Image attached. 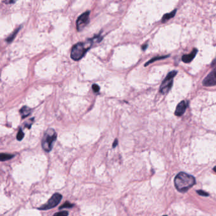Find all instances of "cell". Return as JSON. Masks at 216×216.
Segmentation results:
<instances>
[{
  "label": "cell",
  "instance_id": "obj_1",
  "mask_svg": "<svg viewBox=\"0 0 216 216\" xmlns=\"http://www.w3.org/2000/svg\"><path fill=\"white\" fill-rule=\"evenodd\" d=\"M195 177L185 172H180L174 179V185L180 192H186L195 184Z\"/></svg>",
  "mask_w": 216,
  "mask_h": 216
},
{
  "label": "cell",
  "instance_id": "obj_2",
  "mask_svg": "<svg viewBox=\"0 0 216 216\" xmlns=\"http://www.w3.org/2000/svg\"><path fill=\"white\" fill-rule=\"evenodd\" d=\"M93 43L91 39L87 41V42H79L75 44L70 51V57L75 61H78L81 60L84 56L87 51L91 46Z\"/></svg>",
  "mask_w": 216,
  "mask_h": 216
},
{
  "label": "cell",
  "instance_id": "obj_3",
  "mask_svg": "<svg viewBox=\"0 0 216 216\" xmlns=\"http://www.w3.org/2000/svg\"><path fill=\"white\" fill-rule=\"evenodd\" d=\"M57 138L56 131L52 128H49L46 131L42 139V148L45 152H50Z\"/></svg>",
  "mask_w": 216,
  "mask_h": 216
},
{
  "label": "cell",
  "instance_id": "obj_4",
  "mask_svg": "<svg viewBox=\"0 0 216 216\" xmlns=\"http://www.w3.org/2000/svg\"><path fill=\"white\" fill-rule=\"evenodd\" d=\"M177 72L174 70L167 74L165 79L162 82L160 88V92L162 94H166L169 92V91L171 89V87L173 84V79L176 76Z\"/></svg>",
  "mask_w": 216,
  "mask_h": 216
},
{
  "label": "cell",
  "instance_id": "obj_5",
  "mask_svg": "<svg viewBox=\"0 0 216 216\" xmlns=\"http://www.w3.org/2000/svg\"><path fill=\"white\" fill-rule=\"evenodd\" d=\"M62 199V195L60 193H56L52 195V197L49 199L46 203L39 207L38 209L41 210H47L55 207L60 203Z\"/></svg>",
  "mask_w": 216,
  "mask_h": 216
},
{
  "label": "cell",
  "instance_id": "obj_6",
  "mask_svg": "<svg viewBox=\"0 0 216 216\" xmlns=\"http://www.w3.org/2000/svg\"><path fill=\"white\" fill-rule=\"evenodd\" d=\"M89 22V11H86L81 15L77 20L76 27L78 31H82Z\"/></svg>",
  "mask_w": 216,
  "mask_h": 216
},
{
  "label": "cell",
  "instance_id": "obj_7",
  "mask_svg": "<svg viewBox=\"0 0 216 216\" xmlns=\"http://www.w3.org/2000/svg\"><path fill=\"white\" fill-rule=\"evenodd\" d=\"M203 84L205 86H216V67L204 79Z\"/></svg>",
  "mask_w": 216,
  "mask_h": 216
},
{
  "label": "cell",
  "instance_id": "obj_8",
  "mask_svg": "<svg viewBox=\"0 0 216 216\" xmlns=\"http://www.w3.org/2000/svg\"><path fill=\"white\" fill-rule=\"evenodd\" d=\"M187 106H188V103L186 101H182L179 104L177 105L176 109L175 110V115L177 116H181L185 113L186 109Z\"/></svg>",
  "mask_w": 216,
  "mask_h": 216
},
{
  "label": "cell",
  "instance_id": "obj_9",
  "mask_svg": "<svg viewBox=\"0 0 216 216\" xmlns=\"http://www.w3.org/2000/svg\"><path fill=\"white\" fill-rule=\"evenodd\" d=\"M197 53V49H194L193 51L191 53L182 56V62H185V63H190V62H191L194 59V58L196 56Z\"/></svg>",
  "mask_w": 216,
  "mask_h": 216
},
{
  "label": "cell",
  "instance_id": "obj_10",
  "mask_svg": "<svg viewBox=\"0 0 216 216\" xmlns=\"http://www.w3.org/2000/svg\"><path fill=\"white\" fill-rule=\"evenodd\" d=\"M31 109L30 108H29L28 107L26 106L23 107L22 109L20 110V114L21 115L23 119L27 117V116L31 114Z\"/></svg>",
  "mask_w": 216,
  "mask_h": 216
},
{
  "label": "cell",
  "instance_id": "obj_11",
  "mask_svg": "<svg viewBox=\"0 0 216 216\" xmlns=\"http://www.w3.org/2000/svg\"><path fill=\"white\" fill-rule=\"evenodd\" d=\"M15 155H12V154H8V153H1V155H0V160H1V162L6 161V160H8L13 159Z\"/></svg>",
  "mask_w": 216,
  "mask_h": 216
},
{
  "label": "cell",
  "instance_id": "obj_12",
  "mask_svg": "<svg viewBox=\"0 0 216 216\" xmlns=\"http://www.w3.org/2000/svg\"><path fill=\"white\" fill-rule=\"evenodd\" d=\"M176 13V9L172 11H171V13H169V14H165V15L163 16V17H162V22H165V21H167V20H169V19H170L172 18L173 16H174V15H175Z\"/></svg>",
  "mask_w": 216,
  "mask_h": 216
},
{
  "label": "cell",
  "instance_id": "obj_13",
  "mask_svg": "<svg viewBox=\"0 0 216 216\" xmlns=\"http://www.w3.org/2000/svg\"><path fill=\"white\" fill-rule=\"evenodd\" d=\"M169 56V55H167V56H162V57H157L153 58L152 59H151L150 60H149V61L147 62V63L144 65V66H147L148 64H151V63H152V62H155V61H156V60H162V59H165V58L168 57Z\"/></svg>",
  "mask_w": 216,
  "mask_h": 216
},
{
  "label": "cell",
  "instance_id": "obj_14",
  "mask_svg": "<svg viewBox=\"0 0 216 216\" xmlns=\"http://www.w3.org/2000/svg\"><path fill=\"white\" fill-rule=\"evenodd\" d=\"M74 204H72V203H69V202H65L63 205H62V206H60L59 207V209H65V208H72V207H74Z\"/></svg>",
  "mask_w": 216,
  "mask_h": 216
},
{
  "label": "cell",
  "instance_id": "obj_15",
  "mask_svg": "<svg viewBox=\"0 0 216 216\" xmlns=\"http://www.w3.org/2000/svg\"><path fill=\"white\" fill-rule=\"evenodd\" d=\"M24 133L22 129H20L17 135H16V139L19 141H21L24 138Z\"/></svg>",
  "mask_w": 216,
  "mask_h": 216
},
{
  "label": "cell",
  "instance_id": "obj_16",
  "mask_svg": "<svg viewBox=\"0 0 216 216\" xmlns=\"http://www.w3.org/2000/svg\"><path fill=\"white\" fill-rule=\"evenodd\" d=\"M69 212L67 211L64 210V211H60L54 214L53 216H68Z\"/></svg>",
  "mask_w": 216,
  "mask_h": 216
},
{
  "label": "cell",
  "instance_id": "obj_17",
  "mask_svg": "<svg viewBox=\"0 0 216 216\" xmlns=\"http://www.w3.org/2000/svg\"><path fill=\"white\" fill-rule=\"evenodd\" d=\"M19 29H18L15 30V31H14V32L13 33V34H11L9 37H8L7 39H6V41H7V42H11V41H12V40H13V39H14V38L15 37V35L16 34V33L18 32Z\"/></svg>",
  "mask_w": 216,
  "mask_h": 216
},
{
  "label": "cell",
  "instance_id": "obj_18",
  "mask_svg": "<svg viewBox=\"0 0 216 216\" xmlns=\"http://www.w3.org/2000/svg\"><path fill=\"white\" fill-rule=\"evenodd\" d=\"M197 193L199 194L201 196H203V197H208L209 196V193H206L205 192H203L202 190H197Z\"/></svg>",
  "mask_w": 216,
  "mask_h": 216
},
{
  "label": "cell",
  "instance_id": "obj_19",
  "mask_svg": "<svg viewBox=\"0 0 216 216\" xmlns=\"http://www.w3.org/2000/svg\"><path fill=\"white\" fill-rule=\"evenodd\" d=\"M93 90L94 91V92L98 93V92H99V87L97 84H93Z\"/></svg>",
  "mask_w": 216,
  "mask_h": 216
},
{
  "label": "cell",
  "instance_id": "obj_20",
  "mask_svg": "<svg viewBox=\"0 0 216 216\" xmlns=\"http://www.w3.org/2000/svg\"><path fill=\"white\" fill-rule=\"evenodd\" d=\"M117 144H118V140H117V139H115L114 143H113V148H115L116 147H117Z\"/></svg>",
  "mask_w": 216,
  "mask_h": 216
},
{
  "label": "cell",
  "instance_id": "obj_21",
  "mask_svg": "<svg viewBox=\"0 0 216 216\" xmlns=\"http://www.w3.org/2000/svg\"><path fill=\"white\" fill-rule=\"evenodd\" d=\"M3 3H5L6 4H10V3H15V1H3Z\"/></svg>",
  "mask_w": 216,
  "mask_h": 216
},
{
  "label": "cell",
  "instance_id": "obj_22",
  "mask_svg": "<svg viewBox=\"0 0 216 216\" xmlns=\"http://www.w3.org/2000/svg\"><path fill=\"white\" fill-rule=\"evenodd\" d=\"M147 44L143 45V50H144V49H146V48H147Z\"/></svg>",
  "mask_w": 216,
  "mask_h": 216
},
{
  "label": "cell",
  "instance_id": "obj_23",
  "mask_svg": "<svg viewBox=\"0 0 216 216\" xmlns=\"http://www.w3.org/2000/svg\"><path fill=\"white\" fill-rule=\"evenodd\" d=\"M214 171H215V172H216V167H215L214 168Z\"/></svg>",
  "mask_w": 216,
  "mask_h": 216
},
{
  "label": "cell",
  "instance_id": "obj_24",
  "mask_svg": "<svg viewBox=\"0 0 216 216\" xmlns=\"http://www.w3.org/2000/svg\"><path fill=\"white\" fill-rule=\"evenodd\" d=\"M163 216H167V215H163Z\"/></svg>",
  "mask_w": 216,
  "mask_h": 216
}]
</instances>
